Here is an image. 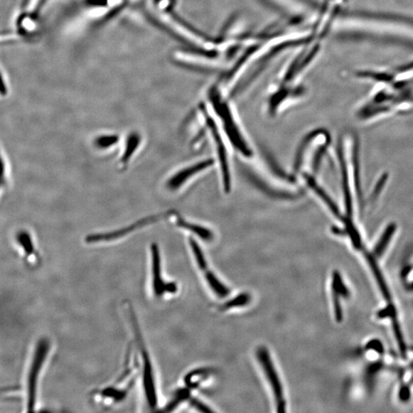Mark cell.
<instances>
[{"label": "cell", "mask_w": 413, "mask_h": 413, "mask_svg": "<svg viewBox=\"0 0 413 413\" xmlns=\"http://www.w3.org/2000/svg\"><path fill=\"white\" fill-rule=\"evenodd\" d=\"M208 124L211 129V131H213V136H214L215 141H216V143L218 144V154H219V157H220V163H221V166H222L225 188H226V190H229L230 189V174H229V170H228V166H227V156H226L225 149L222 141H221V139L220 138V136L218 133V130L216 129L215 124H214L213 121L211 119H209Z\"/></svg>", "instance_id": "8fae6325"}, {"label": "cell", "mask_w": 413, "mask_h": 413, "mask_svg": "<svg viewBox=\"0 0 413 413\" xmlns=\"http://www.w3.org/2000/svg\"><path fill=\"white\" fill-rule=\"evenodd\" d=\"M16 240L27 263L31 265L36 264L38 254L31 234L26 230H19L16 234Z\"/></svg>", "instance_id": "ba28073f"}, {"label": "cell", "mask_w": 413, "mask_h": 413, "mask_svg": "<svg viewBox=\"0 0 413 413\" xmlns=\"http://www.w3.org/2000/svg\"><path fill=\"white\" fill-rule=\"evenodd\" d=\"M178 225L181 227H185L186 229H188L189 230L193 231V232L198 235L201 239L210 240L213 238V233H211L210 230L204 227H201L194 225H190L181 220H179Z\"/></svg>", "instance_id": "2e32d148"}, {"label": "cell", "mask_w": 413, "mask_h": 413, "mask_svg": "<svg viewBox=\"0 0 413 413\" xmlns=\"http://www.w3.org/2000/svg\"><path fill=\"white\" fill-rule=\"evenodd\" d=\"M151 272H152V286L156 297L161 298L166 294H174L178 290L176 283L163 280L162 274V259L159 246L153 244L150 247Z\"/></svg>", "instance_id": "277c9868"}, {"label": "cell", "mask_w": 413, "mask_h": 413, "mask_svg": "<svg viewBox=\"0 0 413 413\" xmlns=\"http://www.w3.org/2000/svg\"><path fill=\"white\" fill-rule=\"evenodd\" d=\"M50 349H51V345L46 338L40 339L34 349L26 378V402L29 412L34 411L36 405L38 380L42 374Z\"/></svg>", "instance_id": "7a4b0ae2"}, {"label": "cell", "mask_w": 413, "mask_h": 413, "mask_svg": "<svg viewBox=\"0 0 413 413\" xmlns=\"http://www.w3.org/2000/svg\"><path fill=\"white\" fill-rule=\"evenodd\" d=\"M250 300L251 296L249 294H240L235 298L226 301L225 304L220 307V309L221 311H226L234 308L243 307L248 305Z\"/></svg>", "instance_id": "9a60e30c"}, {"label": "cell", "mask_w": 413, "mask_h": 413, "mask_svg": "<svg viewBox=\"0 0 413 413\" xmlns=\"http://www.w3.org/2000/svg\"><path fill=\"white\" fill-rule=\"evenodd\" d=\"M159 219L158 217H150L139 220L137 222L130 225L128 227H124L122 229L117 230V231H112V232L107 233H97L87 236L85 238L86 243L87 244H96L100 243V242H108L118 240L121 237H124L129 234L133 233L137 229L144 227L149 225V223L154 222V221Z\"/></svg>", "instance_id": "52a82bcc"}, {"label": "cell", "mask_w": 413, "mask_h": 413, "mask_svg": "<svg viewBox=\"0 0 413 413\" xmlns=\"http://www.w3.org/2000/svg\"><path fill=\"white\" fill-rule=\"evenodd\" d=\"M134 377L132 375L125 372L124 375L119 379L117 385L103 388L97 392L96 396L99 397L100 402L104 406L116 405L127 398L130 388L132 387V385H123V382H133Z\"/></svg>", "instance_id": "8992f818"}, {"label": "cell", "mask_w": 413, "mask_h": 413, "mask_svg": "<svg viewBox=\"0 0 413 413\" xmlns=\"http://www.w3.org/2000/svg\"><path fill=\"white\" fill-rule=\"evenodd\" d=\"M213 164V160H206L193 167L181 171L180 173L171 178L168 181V187L171 189H176L184 183L190 176L206 168Z\"/></svg>", "instance_id": "30bf717a"}, {"label": "cell", "mask_w": 413, "mask_h": 413, "mask_svg": "<svg viewBox=\"0 0 413 413\" xmlns=\"http://www.w3.org/2000/svg\"><path fill=\"white\" fill-rule=\"evenodd\" d=\"M142 136L138 132H132L127 136L124 153L119 161L121 168H126L129 166L131 159L140 146Z\"/></svg>", "instance_id": "9c48e42d"}, {"label": "cell", "mask_w": 413, "mask_h": 413, "mask_svg": "<svg viewBox=\"0 0 413 413\" xmlns=\"http://www.w3.org/2000/svg\"><path fill=\"white\" fill-rule=\"evenodd\" d=\"M213 372L209 368H200L188 372L185 382L188 388L194 389L198 387L200 382L205 380Z\"/></svg>", "instance_id": "7c38bea8"}, {"label": "cell", "mask_w": 413, "mask_h": 413, "mask_svg": "<svg viewBox=\"0 0 413 413\" xmlns=\"http://www.w3.org/2000/svg\"><path fill=\"white\" fill-rule=\"evenodd\" d=\"M129 316L131 324H132L134 336L136 337L139 353L143 361L142 382L144 396L149 407L150 408H156L158 404V396L152 361H151L142 336L140 335V331L134 311L131 309H129Z\"/></svg>", "instance_id": "6da1fadb"}, {"label": "cell", "mask_w": 413, "mask_h": 413, "mask_svg": "<svg viewBox=\"0 0 413 413\" xmlns=\"http://www.w3.org/2000/svg\"><path fill=\"white\" fill-rule=\"evenodd\" d=\"M256 355L262 369H263L266 378L269 382L272 392H273L277 411L278 412H285L286 411V402L284 396L283 385H281L273 360L271 359L269 350L266 347H259L257 350Z\"/></svg>", "instance_id": "3957f363"}, {"label": "cell", "mask_w": 413, "mask_h": 413, "mask_svg": "<svg viewBox=\"0 0 413 413\" xmlns=\"http://www.w3.org/2000/svg\"><path fill=\"white\" fill-rule=\"evenodd\" d=\"M117 134H102L95 139V146L99 149H108L117 145L119 142Z\"/></svg>", "instance_id": "5bb4252c"}, {"label": "cell", "mask_w": 413, "mask_h": 413, "mask_svg": "<svg viewBox=\"0 0 413 413\" xmlns=\"http://www.w3.org/2000/svg\"><path fill=\"white\" fill-rule=\"evenodd\" d=\"M190 404L191 407H194L195 409L201 412H213L214 410L211 409L209 407L205 405L204 402H201L197 398H191Z\"/></svg>", "instance_id": "e0dca14e"}, {"label": "cell", "mask_w": 413, "mask_h": 413, "mask_svg": "<svg viewBox=\"0 0 413 413\" xmlns=\"http://www.w3.org/2000/svg\"><path fill=\"white\" fill-rule=\"evenodd\" d=\"M190 245L191 249H193L198 267L203 272L205 278L211 290L219 298H225L229 296L230 289L209 269L203 252L201 251L196 242L193 239H190Z\"/></svg>", "instance_id": "5b68a950"}, {"label": "cell", "mask_w": 413, "mask_h": 413, "mask_svg": "<svg viewBox=\"0 0 413 413\" xmlns=\"http://www.w3.org/2000/svg\"><path fill=\"white\" fill-rule=\"evenodd\" d=\"M190 398V389L181 388L178 390L174 395L173 398L164 408V412H168L175 410L181 404Z\"/></svg>", "instance_id": "4fadbf2b"}]
</instances>
